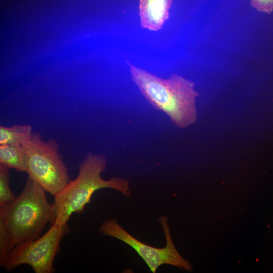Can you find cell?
I'll return each instance as SVG.
<instances>
[{
  "label": "cell",
  "mask_w": 273,
  "mask_h": 273,
  "mask_svg": "<svg viewBox=\"0 0 273 273\" xmlns=\"http://www.w3.org/2000/svg\"><path fill=\"white\" fill-rule=\"evenodd\" d=\"M30 125L15 124L12 126H0V145H22L32 137Z\"/></svg>",
  "instance_id": "9"
},
{
  "label": "cell",
  "mask_w": 273,
  "mask_h": 273,
  "mask_svg": "<svg viewBox=\"0 0 273 273\" xmlns=\"http://www.w3.org/2000/svg\"><path fill=\"white\" fill-rule=\"evenodd\" d=\"M56 217L55 206L48 202L45 191L28 177L15 201L0 209V262L16 246L40 237Z\"/></svg>",
  "instance_id": "1"
},
{
  "label": "cell",
  "mask_w": 273,
  "mask_h": 273,
  "mask_svg": "<svg viewBox=\"0 0 273 273\" xmlns=\"http://www.w3.org/2000/svg\"><path fill=\"white\" fill-rule=\"evenodd\" d=\"M172 0H139V15L142 28L151 31L161 29L169 18Z\"/></svg>",
  "instance_id": "7"
},
{
  "label": "cell",
  "mask_w": 273,
  "mask_h": 273,
  "mask_svg": "<svg viewBox=\"0 0 273 273\" xmlns=\"http://www.w3.org/2000/svg\"><path fill=\"white\" fill-rule=\"evenodd\" d=\"M159 220L166 241V246L162 248L149 246L137 240L121 227L116 219H109L103 222L100 232L104 235L117 239L132 247L153 273L156 272L157 268L163 264H169L180 269L192 271L191 264L180 255L173 243L167 218L162 215Z\"/></svg>",
  "instance_id": "6"
},
{
  "label": "cell",
  "mask_w": 273,
  "mask_h": 273,
  "mask_svg": "<svg viewBox=\"0 0 273 273\" xmlns=\"http://www.w3.org/2000/svg\"><path fill=\"white\" fill-rule=\"evenodd\" d=\"M70 232L67 224H54L42 236L16 246L0 265L8 271L27 264L35 273L54 272V260L59 252L61 241Z\"/></svg>",
  "instance_id": "5"
},
{
  "label": "cell",
  "mask_w": 273,
  "mask_h": 273,
  "mask_svg": "<svg viewBox=\"0 0 273 273\" xmlns=\"http://www.w3.org/2000/svg\"><path fill=\"white\" fill-rule=\"evenodd\" d=\"M250 4L258 12L270 14L273 11V0H250Z\"/></svg>",
  "instance_id": "11"
},
{
  "label": "cell",
  "mask_w": 273,
  "mask_h": 273,
  "mask_svg": "<svg viewBox=\"0 0 273 273\" xmlns=\"http://www.w3.org/2000/svg\"><path fill=\"white\" fill-rule=\"evenodd\" d=\"M128 64L131 80L152 106L167 114L178 128H186L195 122L198 93L194 82L176 74L163 79Z\"/></svg>",
  "instance_id": "2"
},
{
  "label": "cell",
  "mask_w": 273,
  "mask_h": 273,
  "mask_svg": "<svg viewBox=\"0 0 273 273\" xmlns=\"http://www.w3.org/2000/svg\"><path fill=\"white\" fill-rule=\"evenodd\" d=\"M9 168L0 164V209L7 207L16 198L10 187Z\"/></svg>",
  "instance_id": "10"
},
{
  "label": "cell",
  "mask_w": 273,
  "mask_h": 273,
  "mask_svg": "<svg viewBox=\"0 0 273 273\" xmlns=\"http://www.w3.org/2000/svg\"><path fill=\"white\" fill-rule=\"evenodd\" d=\"M0 164L19 171H25L26 155L22 146L0 145Z\"/></svg>",
  "instance_id": "8"
},
{
  "label": "cell",
  "mask_w": 273,
  "mask_h": 273,
  "mask_svg": "<svg viewBox=\"0 0 273 273\" xmlns=\"http://www.w3.org/2000/svg\"><path fill=\"white\" fill-rule=\"evenodd\" d=\"M107 160L101 154H87L79 166L76 178L69 180L65 187L54 195L57 213L54 224L59 226L67 224L74 213H81L90 202L93 194L97 190L110 188L117 190L126 197L131 195L129 182L125 179L113 177L105 180L101 173L106 167Z\"/></svg>",
  "instance_id": "3"
},
{
  "label": "cell",
  "mask_w": 273,
  "mask_h": 273,
  "mask_svg": "<svg viewBox=\"0 0 273 273\" xmlns=\"http://www.w3.org/2000/svg\"><path fill=\"white\" fill-rule=\"evenodd\" d=\"M22 146L28 177L54 196L60 192L70 179L56 141H45L39 133L33 132L31 138Z\"/></svg>",
  "instance_id": "4"
}]
</instances>
